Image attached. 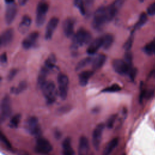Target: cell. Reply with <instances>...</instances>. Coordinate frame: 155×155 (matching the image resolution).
I'll list each match as a JSON object with an SVG mask.
<instances>
[{
  "mask_svg": "<svg viewBox=\"0 0 155 155\" xmlns=\"http://www.w3.org/2000/svg\"><path fill=\"white\" fill-rule=\"evenodd\" d=\"M62 153L65 155H73L75 153L71 147V139L70 137H67L62 142Z\"/></svg>",
  "mask_w": 155,
  "mask_h": 155,
  "instance_id": "obj_21",
  "label": "cell"
},
{
  "mask_svg": "<svg viewBox=\"0 0 155 155\" xmlns=\"http://www.w3.org/2000/svg\"><path fill=\"white\" fill-rule=\"evenodd\" d=\"M154 77H155V71H154Z\"/></svg>",
  "mask_w": 155,
  "mask_h": 155,
  "instance_id": "obj_46",
  "label": "cell"
},
{
  "mask_svg": "<svg viewBox=\"0 0 155 155\" xmlns=\"http://www.w3.org/2000/svg\"><path fill=\"white\" fill-rule=\"evenodd\" d=\"M117 118V114H111L109 118L107 119V121L106 122V127L108 128H111L113 127L114 124L115 123V121Z\"/></svg>",
  "mask_w": 155,
  "mask_h": 155,
  "instance_id": "obj_33",
  "label": "cell"
},
{
  "mask_svg": "<svg viewBox=\"0 0 155 155\" xmlns=\"http://www.w3.org/2000/svg\"><path fill=\"white\" fill-rule=\"evenodd\" d=\"M12 111V102L10 97L5 95L3 97L1 104V122L5 121L11 115Z\"/></svg>",
  "mask_w": 155,
  "mask_h": 155,
  "instance_id": "obj_7",
  "label": "cell"
},
{
  "mask_svg": "<svg viewBox=\"0 0 155 155\" xmlns=\"http://www.w3.org/2000/svg\"><path fill=\"white\" fill-rule=\"evenodd\" d=\"M48 10V4L45 0H41L38 2L36 8V24L38 27L42 26L46 19V15Z\"/></svg>",
  "mask_w": 155,
  "mask_h": 155,
  "instance_id": "obj_5",
  "label": "cell"
},
{
  "mask_svg": "<svg viewBox=\"0 0 155 155\" xmlns=\"http://www.w3.org/2000/svg\"><path fill=\"white\" fill-rule=\"evenodd\" d=\"M1 63L2 65H5L7 62V54L5 53H3L1 55Z\"/></svg>",
  "mask_w": 155,
  "mask_h": 155,
  "instance_id": "obj_41",
  "label": "cell"
},
{
  "mask_svg": "<svg viewBox=\"0 0 155 155\" xmlns=\"http://www.w3.org/2000/svg\"><path fill=\"white\" fill-rule=\"evenodd\" d=\"M127 52L125 54L124 56V60L130 65H131V62H132V54L130 51H126Z\"/></svg>",
  "mask_w": 155,
  "mask_h": 155,
  "instance_id": "obj_36",
  "label": "cell"
},
{
  "mask_svg": "<svg viewBox=\"0 0 155 155\" xmlns=\"http://www.w3.org/2000/svg\"><path fill=\"white\" fill-rule=\"evenodd\" d=\"M133 36L132 35H131L129 38L127 39V41L125 42L124 45V48L126 50V51H130V48H131L132 45H133Z\"/></svg>",
  "mask_w": 155,
  "mask_h": 155,
  "instance_id": "obj_34",
  "label": "cell"
},
{
  "mask_svg": "<svg viewBox=\"0 0 155 155\" xmlns=\"http://www.w3.org/2000/svg\"><path fill=\"white\" fill-rule=\"evenodd\" d=\"M75 19L73 18H67L62 24V28L64 35L67 38L73 37L74 35V28Z\"/></svg>",
  "mask_w": 155,
  "mask_h": 155,
  "instance_id": "obj_12",
  "label": "cell"
},
{
  "mask_svg": "<svg viewBox=\"0 0 155 155\" xmlns=\"http://www.w3.org/2000/svg\"><path fill=\"white\" fill-rule=\"evenodd\" d=\"M54 136L56 137V139H59L61 136V132L59 130H56L54 131Z\"/></svg>",
  "mask_w": 155,
  "mask_h": 155,
  "instance_id": "obj_42",
  "label": "cell"
},
{
  "mask_svg": "<svg viewBox=\"0 0 155 155\" xmlns=\"http://www.w3.org/2000/svg\"><path fill=\"white\" fill-rule=\"evenodd\" d=\"M106 60H107L106 55L104 54H100L97 55L96 58H94V59L92 60L91 64H92L93 69L94 70L100 69L104 65Z\"/></svg>",
  "mask_w": 155,
  "mask_h": 155,
  "instance_id": "obj_19",
  "label": "cell"
},
{
  "mask_svg": "<svg viewBox=\"0 0 155 155\" xmlns=\"http://www.w3.org/2000/svg\"><path fill=\"white\" fill-rule=\"evenodd\" d=\"M24 127L26 131L31 136L39 137L41 136L42 131L39 124L38 119L35 116L29 117L25 121Z\"/></svg>",
  "mask_w": 155,
  "mask_h": 155,
  "instance_id": "obj_4",
  "label": "cell"
},
{
  "mask_svg": "<svg viewBox=\"0 0 155 155\" xmlns=\"http://www.w3.org/2000/svg\"><path fill=\"white\" fill-rule=\"evenodd\" d=\"M14 31L12 28H8L4 31L1 35V45L5 47L8 45L13 41Z\"/></svg>",
  "mask_w": 155,
  "mask_h": 155,
  "instance_id": "obj_15",
  "label": "cell"
},
{
  "mask_svg": "<svg viewBox=\"0 0 155 155\" xmlns=\"http://www.w3.org/2000/svg\"><path fill=\"white\" fill-rule=\"evenodd\" d=\"M143 50L149 55L155 54V39L146 45L143 48Z\"/></svg>",
  "mask_w": 155,
  "mask_h": 155,
  "instance_id": "obj_30",
  "label": "cell"
},
{
  "mask_svg": "<svg viewBox=\"0 0 155 155\" xmlns=\"http://www.w3.org/2000/svg\"><path fill=\"white\" fill-rule=\"evenodd\" d=\"M48 73L49 71L44 66L41 68L37 79V84L40 88L46 82V78Z\"/></svg>",
  "mask_w": 155,
  "mask_h": 155,
  "instance_id": "obj_23",
  "label": "cell"
},
{
  "mask_svg": "<svg viewBox=\"0 0 155 155\" xmlns=\"http://www.w3.org/2000/svg\"><path fill=\"white\" fill-rule=\"evenodd\" d=\"M147 19H148L147 15L145 13H142L141 15L139 16V20H138L137 22L135 25L134 28L136 29L140 28L142 26H143L146 23V22L147 21Z\"/></svg>",
  "mask_w": 155,
  "mask_h": 155,
  "instance_id": "obj_31",
  "label": "cell"
},
{
  "mask_svg": "<svg viewBox=\"0 0 155 155\" xmlns=\"http://www.w3.org/2000/svg\"><path fill=\"white\" fill-rule=\"evenodd\" d=\"M21 115L20 114H15L10 120L9 124H8L9 127L12 128H17L21 120Z\"/></svg>",
  "mask_w": 155,
  "mask_h": 155,
  "instance_id": "obj_28",
  "label": "cell"
},
{
  "mask_svg": "<svg viewBox=\"0 0 155 155\" xmlns=\"http://www.w3.org/2000/svg\"><path fill=\"white\" fill-rule=\"evenodd\" d=\"M118 143H119V138L118 137H115V138L111 139L107 143L105 148H104L103 154L104 155L110 154L114 150V149L117 146Z\"/></svg>",
  "mask_w": 155,
  "mask_h": 155,
  "instance_id": "obj_24",
  "label": "cell"
},
{
  "mask_svg": "<svg viewBox=\"0 0 155 155\" xmlns=\"http://www.w3.org/2000/svg\"><path fill=\"white\" fill-rule=\"evenodd\" d=\"M121 90V87L117 84H112L111 85L104 88L101 92L102 93H114L119 91Z\"/></svg>",
  "mask_w": 155,
  "mask_h": 155,
  "instance_id": "obj_32",
  "label": "cell"
},
{
  "mask_svg": "<svg viewBox=\"0 0 155 155\" xmlns=\"http://www.w3.org/2000/svg\"><path fill=\"white\" fill-rule=\"evenodd\" d=\"M102 45V36L97 38L91 41L89 44L87 49V53L90 55L94 54L99 49Z\"/></svg>",
  "mask_w": 155,
  "mask_h": 155,
  "instance_id": "obj_16",
  "label": "cell"
},
{
  "mask_svg": "<svg viewBox=\"0 0 155 155\" xmlns=\"http://www.w3.org/2000/svg\"><path fill=\"white\" fill-rule=\"evenodd\" d=\"M27 1L28 0H19V3L21 5H24L27 3Z\"/></svg>",
  "mask_w": 155,
  "mask_h": 155,
  "instance_id": "obj_43",
  "label": "cell"
},
{
  "mask_svg": "<svg viewBox=\"0 0 155 155\" xmlns=\"http://www.w3.org/2000/svg\"><path fill=\"white\" fill-rule=\"evenodd\" d=\"M92 60L93 59L90 57H87L81 60L76 66V68H75L76 71H79L82 69L84 67H85V66L88 65L90 63H91L92 62Z\"/></svg>",
  "mask_w": 155,
  "mask_h": 155,
  "instance_id": "obj_27",
  "label": "cell"
},
{
  "mask_svg": "<svg viewBox=\"0 0 155 155\" xmlns=\"http://www.w3.org/2000/svg\"><path fill=\"white\" fill-rule=\"evenodd\" d=\"M56 59L54 54H51L48 56L47 59L45 60L44 67L49 71H53L56 67Z\"/></svg>",
  "mask_w": 155,
  "mask_h": 155,
  "instance_id": "obj_22",
  "label": "cell"
},
{
  "mask_svg": "<svg viewBox=\"0 0 155 155\" xmlns=\"http://www.w3.org/2000/svg\"><path fill=\"white\" fill-rule=\"evenodd\" d=\"M1 141L4 143V144L5 145L6 147H7L9 149L12 148V145L11 143H10V142L8 141V140L7 139V137L2 134H1Z\"/></svg>",
  "mask_w": 155,
  "mask_h": 155,
  "instance_id": "obj_37",
  "label": "cell"
},
{
  "mask_svg": "<svg viewBox=\"0 0 155 155\" xmlns=\"http://www.w3.org/2000/svg\"><path fill=\"white\" fill-rule=\"evenodd\" d=\"M93 74V72L92 71L90 70H85L83 71L79 74V83L80 85L82 87H84L87 85L88 83V81L91 77V76Z\"/></svg>",
  "mask_w": 155,
  "mask_h": 155,
  "instance_id": "obj_20",
  "label": "cell"
},
{
  "mask_svg": "<svg viewBox=\"0 0 155 155\" xmlns=\"http://www.w3.org/2000/svg\"><path fill=\"white\" fill-rule=\"evenodd\" d=\"M31 24V19L28 15H24L18 26V30L22 34H25L28 30Z\"/></svg>",
  "mask_w": 155,
  "mask_h": 155,
  "instance_id": "obj_18",
  "label": "cell"
},
{
  "mask_svg": "<svg viewBox=\"0 0 155 155\" xmlns=\"http://www.w3.org/2000/svg\"><path fill=\"white\" fill-rule=\"evenodd\" d=\"M39 37V33L38 31H33L30 33L22 41V47L25 50H28L32 48L36 44Z\"/></svg>",
  "mask_w": 155,
  "mask_h": 155,
  "instance_id": "obj_14",
  "label": "cell"
},
{
  "mask_svg": "<svg viewBox=\"0 0 155 155\" xmlns=\"http://www.w3.org/2000/svg\"><path fill=\"white\" fill-rule=\"evenodd\" d=\"M59 23V19L56 17L51 18L48 21L45 30V38L46 40H50L52 38L53 34L56 28Z\"/></svg>",
  "mask_w": 155,
  "mask_h": 155,
  "instance_id": "obj_13",
  "label": "cell"
},
{
  "mask_svg": "<svg viewBox=\"0 0 155 155\" xmlns=\"http://www.w3.org/2000/svg\"><path fill=\"white\" fill-rule=\"evenodd\" d=\"M52 150V145L48 140L41 136L38 137L34 148V151L36 153L42 154H48Z\"/></svg>",
  "mask_w": 155,
  "mask_h": 155,
  "instance_id": "obj_8",
  "label": "cell"
},
{
  "mask_svg": "<svg viewBox=\"0 0 155 155\" xmlns=\"http://www.w3.org/2000/svg\"><path fill=\"white\" fill-rule=\"evenodd\" d=\"M18 70L16 68H13V69L10 70L7 75L8 81H12L16 75V74L18 73Z\"/></svg>",
  "mask_w": 155,
  "mask_h": 155,
  "instance_id": "obj_35",
  "label": "cell"
},
{
  "mask_svg": "<svg viewBox=\"0 0 155 155\" xmlns=\"http://www.w3.org/2000/svg\"><path fill=\"white\" fill-rule=\"evenodd\" d=\"M104 127L105 125L104 124H99L96 126L92 134V143L96 151L99 150Z\"/></svg>",
  "mask_w": 155,
  "mask_h": 155,
  "instance_id": "obj_10",
  "label": "cell"
},
{
  "mask_svg": "<svg viewBox=\"0 0 155 155\" xmlns=\"http://www.w3.org/2000/svg\"><path fill=\"white\" fill-rule=\"evenodd\" d=\"M73 4L81 12L82 15L85 14V0H73Z\"/></svg>",
  "mask_w": 155,
  "mask_h": 155,
  "instance_id": "obj_29",
  "label": "cell"
},
{
  "mask_svg": "<svg viewBox=\"0 0 155 155\" xmlns=\"http://www.w3.org/2000/svg\"><path fill=\"white\" fill-rule=\"evenodd\" d=\"M41 89L48 104H51L55 102L58 91L53 82L46 81Z\"/></svg>",
  "mask_w": 155,
  "mask_h": 155,
  "instance_id": "obj_3",
  "label": "cell"
},
{
  "mask_svg": "<svg viewBox=\"0 0 155 155\" xmlns=\"http://www.w3.org/2000/svg\"><path fill=\"white\" fill-rule=\"evenodd\" d=\"M140 2H143V1H144L145 0H139Z\"/></svg>",
  "mask_w": 155,
  "mask_h": 155,
  "instance_id": "obj_45",
  "label": "cell"
},
{
  "mask_svg": "<svg viewBox=\"0 0 155 155\" xmlns=\"http://www.w3.org/2000/svg\"><path fill=\"white\" fill-rule=\"evenodd\" d=\"M58 94L61 99L65 100L68 94L69 79L66 74L60 73L58 76Z\"/></svg>",
  "mask_w": 155,
  "mask_h": 155,
  "instance_id": "obj_6",
  "label": "cell"
},
{
  "mask_svg": "<svg viewBox=\"0 0 155 155\" xmlns=\"http://www.w3.org/2000/svg\"><path fill=\"white\" fill-rule=\"evenodd\" d=\"M147 13L150 16L155 15V2L150 5L147 8Z\"/></svg>",
  "mask_w": 155,
  "mask_h": 155,
  "instance_id": "obj_39",
  "label": "cell"
},
{
  "mask_svg": "<svg viewBox=\"0 0 155 155\" xmlns=\"http://www.w3.org/2000/svg\"><path fill=\"white\" fill-rule=\"evenodd\" d=\"M70 109H71V107L68 105H64L58 109V113H60V114H64L65 113L68 112V111H70Z\"/></svg>",
  "mask_w": 155,
  "mask_h": 155,
  "instance_id": "obj_38",
  "label": "cell"
},
{
  "mask_svg": "<svg viewBox=\"0 0 155 155\" xmlns=\"http://www.w3.org/2000/svg\"><path fill=\"white\" fill-rule=\"evenodd\" d=\"M136 73H137V70L136 68H131V70H130L128 74L129 75V76L131 80H134V79L136 75Z\"/></svg>",
  "mask_w": 155,
  "mask_h": 155,
  "instance_id": "obj_40",
  "label": "cell"
},
{
  "mask_svg": "<svg viewBox=\"0 0 155 155\" xmlns=\"http://www.w3.org/2000/svg\"><path fill=\"white\" fill-rule=\"evenodd\" d=\"M114 70L118 74L123 75L128 74L131 68V65L128 64L124 59H116L112 62Z\"/></svg>",
  "mask_w": 155,
  "mask_h": 155,
  "instance_id": "obj_9",
  "label": "cell"
},
{
  "mask_svg": "<svg viewBox=\"0 0 155 155\" xmlns=\"http://www.w3.org/2000/svg\"><path fill=\"white\" fill-rule=\"evenodd\" d=\"M89 142L88 139L84 136H82L79 141L78 154L79 155H85L88 154L89 151Z\"/></svg>",
  "mask_w": 155,
  "mask_h": 155,
  "instance_id": "obj_17",
  "label": "cell"
},
{
  "mask_svg": "<svg viewBox=\"0 0 155 155\" xmlns=\"http://www.w3.org/2000/svg\"><path fill=\"white\" fill-rule=\"evenodd\" d=\"M17 10V5L15 2L7 5L4 16L5 21L7 24L9 25L13 22L16 16Z\"/></svg>",
  "mask_w": 155,
  "mask_h": 155,
  "instance_id": "obj_11",
  "label": "cell"
},
{
  "mask_svg": "<svg viewBox=\"0 0 155 155\" xmlns=\"http://www.w3.org/2000/svg\"><path fill=\"white\" fill-rule=\"evenodd\" d=\"M4 1L6 2L7 4H10V3H13V2H15V0H4Z\"/></svg>",
  "mask_w": 155,
  "mask_h": 155,
  "instance_id": "obj_44",
  "label": "cell"
},
{
  "mask_svg": "<svg viewBox=\"0 0 155 155\" xmlns=\"http://www.w3.org/2000/svg\"><path fill=\"white\" fill-rule=\"evenodd\" d=\"M102 47L104 50H108L112 45L114 41V36L113 35L108 33L102 36Z\"/></svg>",
  "mask_w": 155,
  "mask_h": 155,
  "instance_id": "obj_25",
  "label": "cell"
},
{
  "mask_svg": "<svg viewBox=\"0 0 155 155\" xmlns=\"http://www.w3.org/2000/svg\"><path fill=\"white\" fill-rule=\"evenodd\" d=\"M92 36L91 33L84 28H80L76 34L72 37L71 51L73 56L76 55L78 49L84 45L89 44L91 42Z\"/></svg>",
  "mask_w": 155,
  "mask_h": 155,
  "instance_id": "obj_1",
  "label": "cell"
},
{
  "mask_svg": "<svg viewBox=\"0 0 155 155\" xmlns=\"http://www.w3.org/2000/svg\"><path fill=\"white\" fill-rule=\"evenodd\" d=\"M107 13L106 6H101L94 13L92 21V27L96 30H101L104 26L109 22Z\"/></svg>",
  "mask_w": 155,
  "mask_h": 155,
  "instance_id": "obj_2",
  "label": "cell"
},
{
  "mask_svg": "<svg viewBox=\"0 0 155 155\" xmlns=\"http://www.w3.org/2000/svg\"><path fill=\"white\" fill-rule=\"evenodd\" d=\"M27 87V83L26 81H22L21 82H19V84H18V85L16 87H12L10 88V92L13 94H19L21 93H22V91H24Z\"/></svg>",
  "mask_w": 155,
  "mask_h": 155,
  "instance_id": "obj_26",
  "label": "cell"
}]
</instances>
